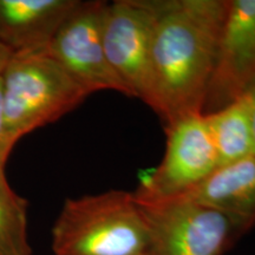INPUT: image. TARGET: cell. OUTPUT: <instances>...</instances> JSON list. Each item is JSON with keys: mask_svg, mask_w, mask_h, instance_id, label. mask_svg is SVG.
Returning a JSON list of instances; mask_svg holds the SVG:
<instances>
[{"mask_svg": "<svg viewBox=\"0 0 255 255\" xmlns=\"http://www.w3.org/2000/svg\"><path fill=\"white\" fill-rule=\"evenodd\" d=\"M55 255H151L133 193L108 190L65 200L51 231Z\"/></svg>", "mask_w": 255, "mask_h": 255, "instance_id": "cell-2", "label": "cell"}, {"mask_svg": "<svg viewBox=\"0 0 255 255\" xmlns=\"http://www.w3.org/2000/svg\"><path fill=\"white\" fill-rule=\"evenodd\" d=\"M205 115L219 167L254 156L253 137L244 97Z\"/></svg>", "mask_w": 255, "mask_h": 255, "instance_id": "cell-11", "label": "cell"}, {"mask_svg": "<svg viewBox=\"0 0 255 255\" xmlns=\"http://www.w3.org/2000/svg\"><path fill=\"white\" fill-rule=\"evenodd\" d=\"M231 0H155L148 104L167 124L202 113Z\"/></svg>", "mask_w": 255, "mask_h": 255, "instance_id": "cell-1", "label": "cell"}, {"mask_svg": "<svg viewBox=\"0 0 255 255\" xmlns=\"http://www.w3.org/2000/svg\"><path fill=\"white\" fill-rule=\"evenodd\" d=\"M155 19V0L105 2L102 15V38L108 62L128 96L145 104L150 95Z\"/></svg>", "mask_w": 255, "mask_h": 255, "instance_id": "cell-5", "label": "cell"}, {"mask_svg": "<svg viewBox=\"0 0 255 255\" xmlns=\"http://www.w3.org/2000/svg\"><path fill=\"white\" fill-rule=\"evenodd\" d=\"M167 148L155 169L141 175L136 193L173 196L186 193L219 168L205 115L189 113L164 124Z\"/></svg>", "mask_w": 255, "mask_h": 255, "instance_id": "cell-6", "label": "cell"}, {"mask_svg": "<svg viewBox=\"0 0 255 255\" xmlns=\"http://www.w3.org/2000/svg\"><path fill=\"white\" fill-rule=\"evenodd\" d=\"M13 146L14 144H12L6 133L4 105H2V82L0 75V167H5Z\"/></svg>", "mask_w": 255, "mask_h": 255, "instance_id": "cell-13", "label": "cell"}, {"mask_svg": "<svg viewBox=\"0 0 255 255\" xmlns=\"http://www.w3.org/2000/svg\"><path fill=\"white\" fill-rule=\"evenodd\" d=\"M27 215V200L9 186L0 167V255H32Z\"/></svg>", "mask_w": 255, "mask_h": 255, "instance_id": "cell-12", "label": "cell"}, {"mask_svg": "<svg viewBox=\"0 0 255 255\" xmlns=\"http://www.w3.org/2000/svg\"><path fill=\"white\" fill-rule=\"evenodd\" d=\"M133 195L148 226L151 255H223L248 232L232 216L182 194Z\"/></svg>", "mask_w": 255, "mask_h": 255, "instance_id": "cell-4", "label": "cell"}, {"mask_svg": "<svg viewBox=\"0 0 255 255\" xmlns=\"http://www.w3.org/2000/svg\"><path fill=\"white\" fill-rule=\"evenodd\" d=\"M12 55H13V53H12L7 47H5L4 45L0 44V75L4 71L6 64L8 63V60L12 57Z\"/></svg>", "mask_w": 255, "mask_h": 255, "instance_id": "cell-15", "label": "cell"}, {"mask_svg": "<svg viewBox=\"0 0 255 255\" xmlns=\"http://www.w3.org/2000/svg\"><path fill=\"white\" fill-rule=\"evenodd\" d=\"M182 195L232 216L250 231L255 226V156L221 165Z\"/></svg>", "mask_w": 255, "mask_h": 255, "instance_id": "cell-10", "label": "cell"}, {"mask_svg": "<svg viewBox=\"0 0 255 255\" xmlns=\"http://www.w3.org/2000/svg\"><path fill=\"white\" fill-rule=\"evenodd\" d=\"M79 0H0V44L12 53L46 50Z\"/></svg>", "mask_w": 255, "mask_h": 255, "instance_id": "cell-9", "label": "cell"}, {"mask_svg": "<svg viewBox=\"0 0 255 255\" xmlns=\"http://www.w3.org/2000/svg\"><path fill=\"white\" fill-rule=\"evenodd\" d=\"M104 5L105 1L100 0L78 1L53 34L46 51L89 95L116 91L128 96L105 55L102 38Z\"/></svg>", "mask_w": 255, "mask_h": 255, "instance_id": "cell-7", "label": "cell"}, {"mask_svg": "<svg viewBox=\"0 0 255 255\" xmlns=\"http://www.w3.org/2000/svg\"><path fill=\"white\" fill-rule=\"evenodd\" d=\"M1 82L6 133L14 145L90 96L46 50L13 53L1 72Z\"/></svg>", "mask_w": 255, "mask_h": 255, "instance_id": "cell-3", "label": "cell"}, {"mask_svg": "<svg viewBox=\"0 0 255 255\" xmlns=\"http://www.w3.org/2000/svg\"><path fill=\"white\" fill-rule=\"evenodd\" d=\"M242 97L246 102V107L248 111V119H250L252 137H253L254 156H255V77L250 82L245 91L242 92Z\"/></svg>", "mask_w": 255, "mask_h": 255, "instance_id": "cell-14", "label": "cell"}, {"mask_svg": "<svg viewBox=\"0 0 255 255\" xmlns=\"http://www.w3.org/2000/svg\"><path fill=\"white\" fill-rule=\"evenodd\" d=\"M255 77V0H231L202 114L241 97Z\"/></svg>", "mask_w": 255, "mask_h": 255, "instance_id": "cell-8", "label": "cell"}]
</instances>
